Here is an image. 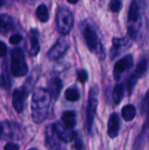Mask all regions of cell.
<instances>
[{"label":"cell","instance_id":"cell-26","mask_svg":"<svg viewBox=\"0 0 149 150\" xmlns=\"http://www.w3.org/2000/svg\"><path fill=\"white\" fill-rule=\"evenodd\" d=\"M77 77H78L79 81H80L82 83H86V82H87V80H88V78H89L88 72H87L85 69L78 70V71H77Z\"/></svg>","mask_w":149,"mask_h":150},{"label":"cell","instance_id":"cell-9","mask_svg":"<svg viewBox=\"0 0 149 150\" xmlns=\"http://www.w3.org/2000/svg\"><path fill=\"white\" fill-rule=\"evenodd\" d=\"M133 66V56L129 54L125 55L123 58L119 60L113 68V77L116 81L120 80L122 76L131 69Z\"/></svg>","mask_w":149,"mask_h":150},{"label":"cell","instance_id":"cell-17","mask_svg":"<svg viewBox=\"0 0 149 150\" xmlns=\"http://www.w3.org/2000/svg\"><path fill=\"white\" fill-rule=\"evenodd\" d=\"M125 93H126V88L124 83H119L114 87L112 92V100L115 105H119L121 103V101L125 97Z\"/></svg>","mask_w":149,"mask_h":150},{"label":"cell","instance_id":"cell-21","mask_svg":"<svg viewBox=\"0 0 149 150\" xmlns=\"http://www.w3.org/2000/svg\"><path fill=\"white\" fill-rule=\"evenodd\" d=\"M141 111L142 114H145L148 116L147 119V122L144 125V127H148L149 128V91L146 93V95L144 96L142 101H141Z\"/></svg>","mask_w":149,"mask_h":150},{"label":"cell","instance_id":"cell-16","mask_svg":"<svg viewBox=\"0 0 149 150\" xmlns=\"http://www.w3.org/2000/svg\"><path fill=\"white\" fill-rule=\"evenodd\" d=\"M62 86H63V83L61 79L59 77H54L48 82V88L47 90L48 91L50 96L54 100H57L61 91Z\"/></svg>","mask_w":149,"mask_h":150},{"label":"cell","instance_id":"cell-28","mask_svg":"<svg viewBox=\"0 0 149 150\" xmlns=\"http://www.w3.org/2000/svg\"><path fill=\"white\" fill-rule=\"evenodd\" d=\"M7 52V46L4 42L0 40V57H3L6 54Z\"/></svg>","mask_w":149,"mask_h":150},{"label":"cell","instance_id":"cell-18","mask_svg":"<svg viewBox=\"0 0 149 150\" xmlns=\"http://www.w3.org/2000/svg\"><path fill=\"white\" fill-rule=\"evenodd\" d=\"M137 114L136 107L133 105H126L122 108L121 115L125 121H132Z\"/></svg>","mask_w":149,"mask_h":150},{"label":"cell","instance_id":"cell-15","mask_svg":"<svg viewBox=\"0 0 149 150\" xmlns=\"http://www.w3.org/2000/svg\"><path fill=\"white\" fill-rule=\"evenodd\" d=\"M61 140L54 130L53 125L48 127L46 130V147L48 149H62Z\"/></svg>","mask_w":149,"mask_h":150},{"label":"cell","instance_id":"cell-29","mask_svg":"<svg viewBox=\"0 0 149 150\" xmlns=\"http://www.w3.org/2000/svg\"><path fill=\"white\" fill-rule=\"evenodd\" d=\"M5 150H18L19 149V146L15 143H8L4 148Z\"/></svg>","mask_w":149,"mask_h":150},{"label":"cell","instance_id":"cell-31","mask_svg":"<svg viewBox=\"0 0 149 150\" xmlns=\"http://www.w3.org/2000/svg\"><path fill=\"white\" fill-rule=\"evenodd\" d=\"M3 86H4V81H3L2 76H0V87H3Z\"/></svg>","mask_w":149,"mask_h":150},{"label":"cell","instance_id":"cell-14","mask_svg":"<svg viewBox=\"0 0 149 150\" xmlns=\"http://www.w3.org/2000/svg\"><path fill=\"white\" fill-rule=\"evenodd\" d=\"M39 31L37 29H32L29 32L28 34V42H29V47H28V53L31 57L36 56L40 52V41H39Z\"/></svg>","mask_w":149,"mask_h":150},{"label":"cell","instance_id":"cell-6","mask_svg":"<svg viewBox=\"0 0 149 150\" xmlns=\"http://www.w3.org/2000/svg\"><path fill=\"white\" fill-rule=\"evenodd\" d=\"M56 25L62 35H68L74 26V16L67 7H60L56 12Z\"/></svg>","mask_w":149,"mask_h":150},{"label":"cell","instance_id":"cell-24","mask_svg":"<svg viewBox=\"0 0 149 150\" xmlns=\"http://www.w3.org/2000/svg\"><path fill=\"white\" fill-rule=\"evenodd\" d=\"M123 7V0H111L109 3V9L112 12H119Z\"/></svg>","mask_w":149,"mask_h":150},{"label":"cell","instance_id":"cell-2","mask_svg":"<svg viewBox=\"0 0 149 150\" xmlns=\"http://www.w3.org/2000/svg\"><path fill=\"white\" fill-rule=\"evenodd\" d=\"M51 96L45 88H38L34 91L32 98V119L34 123L43 122L48 116Z\"/></svg>","mask_w":149,"mask_h":150},{"label":"cell","instance_id":"cell-22","mask_svg":"<svg viewBox=\"0 0 149 150\" xmlns=\"http://www.w3.org/2000/svg\"><path fill=\"white\" fill-rule=\"evenodd\" d=\"M14 26L12 18L8 15H3V20L0 25V33H7Z\"/></svg>","mask_w":149,"mask_h":150},{"label":"cell","instance_id":"cell-32","mask_svg":"<svg viewBox=\"0 0 149 150\" xmlns=\"http://www.w3.org/2000/svg\"><path fill=\"white\" fill-rule=\"evenodd\" d=\"M2 134H3V127H2V125L0 124V138H1Z\"/></svg>","mask_w":149,"mask_h":150},{"label":"cell","instance_id":"cell-13","mask_svg":"<svg viewBox=\"0 0 149 150\" xmlns=\"http://www.w3.org/2000/svg\"><path fill=\"white\" fill-rule=\"evenodd\" d=\"M121 128V120L117 112H113L111 114L109 120H108V126H107V134L108 136L112 139H114L118 137L119 131Z\"/></svg>","mask_w":149,"mask_h":150},{"label":"cell","instance_id":"cell-34","mask_svg":"<svg viewBox=\"0 0 149 150\" xmlns=\"http://www.w3.org/2000/svg\"><path fill=\"white\" fill-rule=\"evenodd\" d=\"M4 4V1L3 0H0V5H2Z\"/></svg>","mask_w":149,"mask_h":150},{"label":"cell","instance_id":"cell-25","mask_svg":"<svg viewBox=\"0 0 149 150\" xmlns=\"http://www.w3.org/2000/svg\"><path fill=\"white\" fill-rule=\"evenodd\" d=\"M73 139L75 140V145H74L75 149H84V146H83V140H82V137H81L79 133L74 134V138Z\"/></svg>","mask_w":149,"mask_h":150},{"label":"cell","instance_id":"cell-1","mask_svg":"<svg viewBox=\"0 0 149 150\" xmlns=\"http://www.w3.org/2000/svg\"><path fill=\"white\" fill-rule=\"evenodd\" d=\"M144 0H133L127 17L128 36L132 40L140 41L145 39L148 32V19Z\"/></svg>","mask_w":149,"mask_h":150},{"label":"cell","instance_id":"cell-11","mask_svg":"<svg viewBox=\"0 0 149 150\" xmlns=\"http://www.w3.org/2000/svg\"><path fill=\"white\" fill-rule=\"evenodd\" d=\"M27 91L25 86H21L14 90L12 94V105L15 111L18 113H20L24 111L25 98L27 97Z\"/></svg>","mask_w":149,"mask_h":150},{"label":"cell","instance_id":"cell-27","mask_svg":"<svg viewBox=\"0 0 149 150\" xmlns=\"http://www.w3.org/2000/svg\"><path fill=\"white\" fill-rule=\"evenodd\" d=\"M22 39H23V37L20 34H18V33L13 34L10 38V43L12 44V45H17L22 40Z\"/></svg>","mask_w":149,"mask_h":150},{"label":"cell","instance_id":"cell-7","mask_svg":"<svg viewBox=\"0 0 149 150\" xmlns=\"http://www.w3.org/2000/svg\"><path fill=\"white\" fill-rule=\"evenodd\" d=\"M98 92L99 90L97 86H94L90 89L89 93V99L86 109V128L89 134L92 133L94 119L98 105Z\"/></svg>","mask_w":149,"mask_h":150},{"label":"cell","instance_id":"cell-8","mask_svg":"<svg viewBox=\"0 0 149 150\" xmlns=\"http://www.w3.org/2000/svg\"><path fill=\"white\" fill-rule=\"evenodd\" d=\"M132 40L129 36L117 38L114 37L112 39V46L110 51V57L112 60H114L119 55H120L123 52L126 51L132 47Z\"/></svg>","mask_w":149,"mask_h":150},{"label":"cell","instance_id":"cell-12","mask_svg":"<svg viewBox=\"0 0 149 150\" xmlns=\"http://www.w3.org/2000/svg\"><path fill=\"white\" fill-rule=\"evenodd\" d=\"M54 130L59 139L66 143L70 142L74 138V132L71 127H67L62 121H57L53 125Z\"/></svg>","mask_w":149,"mask_h":150},{"label":"cell","instance_id":"cell-4","mask_svg":"<svg viewBox=\"0 0 149 150\" xmlns=\"http://www.w3.org/2000/svg\"><path fill=\"white\" fill-rule=\"evenodd\" d=\"M149 68V57L148 55H144L141 58L137 66L135 67L134 70L132 74L128 76L126 81L124 83L126 91H127L128 95H132L138 81L141 79L148 72Z\"/></svg>","mask_w":149,"mask_h":150},{"label":"cell","instance_id":"cell-10","mask_svg":"<svg viewBox=\"0 0 149 150\" xmlns=\"http://www.w3.org/2000/svg\"><path fill=\"white\" fill-rule=\"evenodd\" d=\"M68 42L65 38H60L55 44L50 48V50L47 52V57L48 59L52 61H57L60 58H61L67 50L68 49Z\"/></svg>","mask_w":149,"mask_h":150},{"label":"cell","instance_id":"cell-33","mask_svg":"<svg viewBox=\"0 0 149 150\" xmlns=\"http://www.w3.org/2000/svg\"><path fill=\"white\" fill-rule=\"evenodd\" d=\"M2 20H3V15H0V25L2 23Z\"/></svg>","mask_w":149,"mask_h":150},{"label":"cell","instance_id":"cell-30","mask_svg":"<svg viewBox=\"0 0 149 150\" xmlns=\"http://www.w3.org/2000/svg\"><path fill=\"white\" fill-rule=\"evenodd\" d=\"M67 1L70 4H76L79 0H67Z\"/></svg>","mask_w":149,"mask_h":150},{"label":"cell","instance_id":"cell-5","mask_svg":"<svg viewBox=\"0 0 149 150\" xmlns=\"http://www.w3.org/2000/svg\"><path fill=\"white\" fill-rule=\"evenodd\" d=\"M11 72L15 77H21L27 74L28 67L26 64L24 52L20 48H15L11 56Z\"/></svg>","mask_w":149,"mask_h":150},{"label":"cell","instance_id":"cell-23","mask_svg":"<svg viewBox=\"0 0 149 150\" xmlns=\"http://www.w3.org/2000/svg\"><path fill=\"white\" fill-rule=\"evenodd\" d=\"M65 98L70 102H76L80 98V94L76 87H70L65 91Z\"/></svg>","mask_w":149,"mask_h":150},{"label":"cell","instance_id":"cell-3","mask_svg":"<svg viewBox=\"0 0 149 150\" xmlns=\"http://www.w3.org/2000/svg\"><path fill=\"white\" fill-rule=\"evenodd\" d=\"M81 30L84 37L86 45L90 49V51L97 54L101 58H104L105 51L95 27L87 20H85L81 24Z\"/></svg>","mask_w":149,"mask_h":150},{"label":"cell","instance_id":"cell-19","mask_svg":"<svg viewBox=\"0 0 149 150\" xmlns=\"http://www.w3.org/2000/svg\"><path fill=\"white\" fill-rule=\"evenodd\" d=\"M61 121L68 127L73 128L76 125V113L74 111H66L62 113Z\"/></svg>","mask_w":149,"mask_h":150},{"label":"cell","instance_id":"cell-20","mask_svg":"<svg viewBox=\"0 0 149 150\" xmlns=\"http://www.w3.org/2000/svg\"><path fill=\"white\" fill-rule=\"evenodd\" d=\"M36 16L38 19L43 23H46L49 19V11L45 4H40L36 10Z\"/></svg>","mask_w":149,"mask_h":150}]
</instances>
